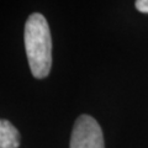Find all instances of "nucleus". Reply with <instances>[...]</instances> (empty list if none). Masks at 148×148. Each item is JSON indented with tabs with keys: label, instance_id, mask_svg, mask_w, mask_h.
<instances>
[{
	"label": "nucleus",
	"instance_id": "7ed1b4c3",
	"mask_svg": "<svg viewBox=\"0 0 148 148\" xmlns=\"http://www.w3.org/2000/svg\"><path fill=\"white\" fill-rule=\"evenodd\" d=\"M20 133L8 120H0V148H18Z\"/></svg>",
	"mask_w": 148,
	"mask_h": 148
},
{
	"label": "nucleus",
	"instance_id": "20e7f679",
	"mask_svg": "<svg viewBox=\"0 0 148 148\" xmlns=\"http://www.w3.org/2000/svg\"><path fill=\"white\" fill-rule=\"evenodd\" d=\"M135 5L138 11L143 14H148V0H137Z\"/></svg>",
	"mask_w": 148,
	"mask_h": 148
},
{
	"label": "nucleus",
	"instance_id": "f03ea898",
	"mask_svg": "<svg viewBox=\"0 0 148 148\" xmlns=\"http://www.w3.org/2000/svg\"><path fill=\"white\" fill-rule=\"evenodd\" d=\"M69 148H105L100 125L89 115H82L73 126Z\"/></svg>",
	"mask_w": 148,
	"mask_h": 148
},
{
	"label": "nucleus",
	"instance_id": "f257e3e1",
	"mask_svg": "<svg viewBox=\"0 0 148 148\" xmlns=\"http://www.w3.org/2000/svg\"><path fill=\"white\" fill-rule=\"evenodd\" d=\"M24 38L32 75L36 79H43L52 67V37L43 15L35 12L29 16L25 24Z\"/></svg>",
	"mask_w": 148,
	"mask_h": 148
}]
</instances>
